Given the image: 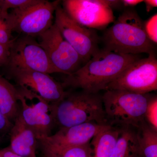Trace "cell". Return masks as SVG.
<instances>
[{
    "mask_svg": "<svg viewBox=\"0 0 157 157\" xmlns=\"http://www.w3.org/2000/svg\"><path fill=\"white\" fill-rule=\"evenodd\" d=\"M139 59L137 55L100 49L76 72L67 75L61 84L64 89H80L86 92L98 94L105 90L109 83Z\"/></svg>",
    "mask_w": 157,
    "mask_h": 157,
    "instance_id": "6da1fadb",
    "label": "cell"
},
{
    "mask_svg": "<svg viewBox=\"0 0 157 157\" xmlns=\"http://www.w3.org/2000/svg\"><path fill=\"white\" fill-rule=\"evenodd\" d=\"M104 48L123 54L155 53L154 43L147 35L144 22L134 9H127L104 31Z\"/></svg>",
    "mask_w": 157,
    "mask_h": 157,
    "instance_id": "7a4b0ae2",
    "label": "cell"
},
{
    "mask_svg": "<svg viewBox=\"0 0 157 157\" xmlns=\"http://www.w3.org/2000/svg\"><path fill=\"white\" fill-rule=\"evenodd\" d=\"M50 107L55 125L60 128L88 122L108 125L99 93L67 92L61 100L50 104Z\"/></svg>",
    "mask_w": 157,
    "mask_h": 157,
    "instance_id": "3957f363",
    "label": "cell"
},
{
    "mask_svg": "<svg viewBox=\"0 0 157 157\" xmlns=\"http://www.w3.org/2000/svg\"><path fill=\"white\" fill-rule=\"evenodd\" d=\"M151 96L123 90H107L102 96L108 125L137 129L144 120Z\"/></svg>",
    "mask_w": 157,
    "mask_h": 157,
    "instance_id": "277c9868",
    "label": "cell"
},
{
    "mask_svg": "<svg viewBox=\"0 0 157 157\" xmlns=\"http://www.w3.org/2000/svg\"><path fill=\"white\" fill-rule=\"evenodd\" d=\"M60 3L40 0L28 8L12 10L6 16V23L12 32L39 36L53 24L55 11Z\"/></svg>",
    "mask_w": 157,
    "mask_h": 157,
    "instance_id": "5b68a950",
    "label": "cell"
},
{
    "mask_svg": "<svg viewBox=\"0 0 157 157\" xmlns=\"http://www.w3.org/2000/svg\"><path fill=\"white\" fill-rule=\"evenodd\" d=\"M157 89V59L151 54L129 65L107 86L105 90H118L147 94Z\"/></svg>",
    "mask_w": 157,
    "mask_h": 157,
    "instance_id": "8992f818",
    "label": "cell"
},
{
    "mask_svg": "<svg viewBox=\"0 0 157 157\" xmlns=\"http://www.w3.org/2000/svg\"><path fill=\"white\" fill-rule=\"evenodd\" d=\"M54 24L79 55L83 65L100 50V38L96 30L85 27L73 20L60 4L55 11Z\"/></svg>",
    "mask_w": 157,
    "mask_h": 157,
    "instance_id": "52a82bcc",
    "label": "cell"
},
{
    "mask_svg": "<svg viewBox=\"0 0 157 157\" xmlns=\"http://www.w3.org/2000/svg\"><path fill=\"white\" fill-rule=\"evenodd\" d=\"M6 66L9 70L23 69L49 75L59 73L39 43L32 37L26 36L14 40Z\"/></svg>",
    "mask_w": 157,
    "mask_h": 157,
    "instance_id": "ba28073f",
    "label": "cell"
},
{
    "mask_svg": "<svg viewBox=\"0 0 157 157\" xmlns=\"http://www.w3.org/2000/svg\"><path fill=\"white\" fill-rule=\"evenodd\" d=\"M39 37V45L59 73L70 75L83 65L79 55L63 38L54 24Z\"/></svg>",
    "mask_w": 157,
    "mask_h": 157,
    "instance_id": "9c48e42d",
    "label": "cell"
},
{
    "mask_svg": "<svg viewBox=\"0 0 157 157\" xmlns=\"http://www.w3.org/2000/svg\"><path fill=\"white\" fill-rule=\"evenodd\" d=\"M63 8L80 25L94 29H104L115 20L113 11L105 0H65Z\"/></svg>",
    "mask_w": 157,
    "mask_h": 157,
    "instance_id": "30bf717a",
    "label": "cell"
},
{
    "mask_svg": "<svg viewBox=\"0 0 157 157\" xmlns=\"http://www.w3.org/2000/svg\"><path fill=\"white\" fill-rule=\"evenodd\" d=\"M9 76L21 87L36 93L48 103L61 100L67 94L61 83L49 74L23 69H9Z\"/></svg>",
    "mask_w": 157,
    "mask_h": 157,
    "instance_id": "8fae6325",
    "label": "cell"
},
{
    "mask_svg": "<svg viewBox=\"0 0 157 157\" xmlns=\"http://www.w3.org/2000/svg\"><path fill=\"white\" fill-rule=\"evenodd\" d=\"M105 125L88 122L62 128L54 135L38 140V145L51 147L80 146L91 140Z\"/></svg>",
    "mask_w": 157,
    "mask_h": 157,
    "instance_id": "7c38bea8",
    "label": "cell"
},
{
    "mask_svg": "<svg viewBox=\"0 0 157 157\" xmlns=\"http://www.w3.org/2000/svg\"><path fill=\"white\" fill-rule=\"evenodd\" d=\"M9 148L23 157H36L38 141L33 130L23 121L19 113L10 131Z\"/></svg>",
    "mask_w": 157,
    "mask_h": 157,
    "instance_id": "4fadbf2b",
    "label": "cell"
},
{
    "mask_svg": "<svg viewBox=\"0 0 157 157\" xmlns=\"http://www.w3.org/2000/svg\"><path fill=\"white\" fill-rule=\"evenodd\" d=\"M120 128L105 125L93 137L90 143L92 149L91 157H109L115 148Z\"/></svg>",
    "mask_w": 157,
    "mask_h": 157,
    "instance_id": "5bb4252c",
    "label": "cell"
},
{
    "mask_svg": "<svg viewBox=\"0 0 157 157\" xmlns=\"http://www.w3.org/2000/svg\"><path fill=\"white\" fill-rule=\"evenodd\" d=\"M18 95V88L0 75V110L11 123L19 113Z\"/></svg>",
    "mask_w": 157,
    "mask_h": 157,
    "instance_id": "9a60e30c",
    "label": "cell"
},
{
    "mask_svg": "<svg viewBox=\"0 0 157 157\" xmlns=\"http://www.w3.org/2000/svg\"><path fill=\"white\" fill-rule=\"evenodd\" d=\"M137 129L121 127L120 133L112 154L109 157H137Z\"/></svg>",
    "mask_w": 157,
    "mask_h": 157,
    "instance_id": "2e32d148",
    "label": "cell"
},
{
    "mask_svg": "<svg viewBox=\"0 0 157 157\" xmlns=\"http://www.w3.org/2000/svg\"><path fill=\"white\" fill-rule=\"evenodd\" d=\"M137 157H157V131L144 120L137 129Z\"/></svg>",
    "mask_w": 157,
    "mask_h": 157,
    "instance_id": "e0dca14e",
    "label": "cell"
},
{
    "mask_svg": "<svg viewBox=\"0 0 157 157\" xmlns=\"http://www.w3.org/2000/svg\"><path fill=\"white\" fill-rule=\"evenodd\" d=\"M40 146L45 157H91L92 154L90 143L76 146Z\"/></svg>",
    "mask_w": 157,
    "mask_h": 157,
    "instance_id": "ac0fdd59",
    "label": "cell"
},
{
    "mask_svg": "<svg viewBox=\"0 0 157 157\" xmlns=\"http://www.w3.org/2000/svg\"><path fill=\"white\" fill-rule=\"evenodd\" d=\"M40 0H0V14L6 16L9 9H21L36 5Z\"/></svg>",
    "mask_w": 157,
    "mask_h": 157,
    "instance_id": "d6986e66",
    "label": "cell"
},
{
    "mask_svg": "<svg viewBox=\"0 0 157 157\" xmlns=\"http://www.w3.org/2000/svg\"><path fill=\"white\" fill-rule=\"evenodd\" d=\"M144 120L154 129L157 131V98L151 97L144 114Z\"/></svg>",
    "mask_w": 157,
    "mask_h": 157,
    "instance_id": "ffe728a7",
    "label": "cell"
},
{
    "mask_svg": "<svg viewBox=\"0 0 157 157\" xmlns=\"http://www.w3.org/2000/svg\"><path fill=\"white\" fill-rule=\"evenodd\" d=\"M7 15L4 16L0 14V44L11 46L15 39L12 37V32L6 23Z\"/></svg>",
    "mask_w": 157,
    "mask_h": 157,
    "instance_id": "44dd1931",
    "label": "cell"
},
{
    "mask_svg": "<svg viewBox=\"0 0 157 157\" xmlns=\"http://www.w3.org/2000/svg\"><path fill=\"white\" fill-rule=\"evenodd\" d=\"M144 29L150 40L154 44L157 43V15H153L144 22Z\"/></svg>",
    "mask_w": 157,
    "mask_h": 157,
    "instance_id": "7402d4cb",
    "label": "cell"
},
{
    "mask_svg": "<svg viewBox=\"0 0 157 157\" xmlns=\"http://www.w3.org/2000/svg\"><path fill=\"white\" fill-rule=\"evenodd\" d=\"M11 46L0 44V67L7 65Z\"/></svg>",
    "mask_w": 157,
    "mask_h": 157,
    "instance_id": "603a6c76",
    "label": "cell"
},
{
    "mask_svg": "<svg viewBox=\"0 0 157 157\" xmlns=\"http://www.w3.org/2000/svg\"><path fill=\"white\" fill-rule=\"evenodd\" d=\"M13 124L5 116L0 110V133L6 134L10 132Z\"/></svg>",
    "mask_w": 157,
    "mask_h": 157,
    "instance_id": "cb8c5ba5",
    "label": "cell"
},
{
    "mask_svg": "<svg viewBox=\"0 0 157 157\" xmlns=\"http://www.w3.org/2000/svg\"><path fill=\"white\" fill-rule=\"evenodd\" d=\"M105 2L113 11V9H120L123 7L121 1L120 0H105Z\"/></svg>",
    "mask_w": 157,
    "mask_h": 157,
    "instance_id": "d4e9b609",
    "label": "cell"
},
{
    "mask_svg": "<svg viewBox=\"0 0 157 157\" xmlns=\"http://www.w3.org/2000/svg\"><path fill=\"white\" fill-rule=\"evenodd\" d=\"M0 155L2 157H23L12 151L9 147L0 151Z\"/></svg>",
    "mask_w": 157,
    "mask_h": 157,
    "instance_id": "484cf974",
    "label": "cell"
},
{
    "mask_svg": "<svg viewBox=\"0 0 157 157\" xmlns=\"http://www.w3.org/2000/svg\"><path fill=\"white\" fill-rule=\"evenodd\" d=\"M123 6L125 8H131L137 6L143 2L142 0H122L121 1Z\"/></svg>",
    "mask_w": 157,
    "mask_h": 157,
    "instance_id": "4316f807",
    "label": "cell"
},
{
    "mask_svg": "<svg viewBox=\"0 0 157 157\" xmlns=\"http://www.w3.org/2000/svg\"><path fill=\"white\" fill-rule=\"evenodd\" d=\"M145 5L147 11L149 12L153 10L154 8L157 7V0H145L143 1Z\"/></svg>",
    "mask_w": 157,
    "mask_h": 157,
    "instance_id": "83f0119b",
    "label": "cell"
},
{
    "mask_svg": "<svg viewBox=\"0 0 157 157\" xmlns=\"http://www.w3.org/2000/svg\"><path fill=\"white\" fill-rule=\"evenodd\" d=\"M0 157H2V156L1 155H0Z\"/></svg>",
    "mask_w": 157,
    "mask_h": 157,
    "instance_id": "f1b7e54d",
    "label": "cell"
}]
</instances>
